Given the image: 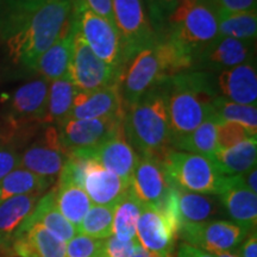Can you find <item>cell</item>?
<instances>
[{"instance_id": "obj_36", "label": "cell", "mask_w": 257, "mask_h": 257, "mask_svg": "<svg viewBox=\"0 0 257 257\" xmlns=\"http://www.w3.org/2000/svg\"><path fill=\"white\" fill-rule=\"evenodd\" d=\"M250 137H256L249 134L242 125L231 123V121L219 120L217 126V144L218 149H229L237 144L248 140Z\"/></svg>"}, {"instance_id": "obj_18", "label": "cell", "mask_w": 257, "mask_h": 257, "mask_svg": "<svg viewBox=\"0 0 257 257\" xmlns=\"http://www.w3.org/2000/svg\"><path fill=\"white\" fill-rule=\"evenodd\" d=\"M218 198L233 223L249 232L256 230L257 195L240 185L236 175H225Z\"/></svg>"}, {"instance_id": "obj_13", "label": "cell", "mask_w": 257, "mask_h": 257, "mask_svg": "<svg viewBox=\"0 0 257 257\" xmlns=\"http://www.w3.org/2000/svg\"><path fill=\"white\" fill-rule=\"evenodd\" d=\"M172 187L162 161L140 156L131 178L130 192L143 206L159 208Z\"/></svg>"}, {"instance_id": "obj_1", "label": "cell", "mask_w": 257, "mask_h": 257, "mask_svg": "<svg viewBox=\"0 0 257 257\" xmlns=\"http://www.w3.org/2000/svg\"><path fill=\"white\" fill-rule=\"evenodd\" d=\"M73 24V0L11 2L0 29L10 59L34 69L37 60Z\"/></svg>"}, {"instance_id": "obj_2", "label": "cell", "mask_w": 257, "mask_h": 257, "mask_svg": "<svg viewBox=\"0 0 257 257\" xmlns=\"http://www.w3.org/2000/svg\"><path fill=\"white\" fill-rule=\"evenodd\" d=\"M163 85L173 140L216 115L213 101L219 95L212 73L187 70L165 80Z\"/></svg>"}, {"instance_id": "obj_16", "label": "cell", "mask_w": 257, "mask_h": 257, "mask_svg": "<svg viewBox=\"0 0 257 257\" xmlns=\"http://www.w3.org/2000/svg\"><path fill=\"white\" fill-rule=\"evenodd\" d=\"M176 236L178 232L162 212L143 206L136 227V239L143 249L162 257H172Z\"/></svg>"}, {"instance_id": "obj_33", "label": "cell", "mask_w": 257, "mask_h": 257, "mask_svg": "<svg viewBox=\"0 0 257 257\" xmlns=\"http://www.w3.org/2000/svg\"><path fill=\"white\" fill-rule=\"evenodd\" d=\"M214 113L220 120L242 125L250 135H257L256 105H243L230 101L223 96H217L213 101Z\"/></svg>"}, {"instance_id": "obj_50", "label": "cell", "mask_w": 257, "mask_h": 257, "mask_svg": "<svg viewBox=\"0 0 257 257\" xmlns=\"http://www.w3.org/2000/svg\"><path fill=\"white\" fill-rule=\"evenodd\" d=\"M24 2H34V0H24Z\"/></svg>"}, {"instance_id": "obj_17", "label": "cell", "mask_w": 257, "mask_h": 257, "mask_svg": "<svg viewBox=\"0 0 257 257\" xmlns=\"http://www.w3.org/2000/svg\"><path fill=\"white\" fill-rule=\"evenodd\" d=\"M119 81L88 92H78L66 120H87L124 113ZM64 121V120H63Z\"/></svg>"}, {"instance_id": "obj_9", "label": "cell", "mask_w": 257, "mask_h": 257, "mask_svg": "<svg viewBox=\"0 0 257 257\" xmlns=\"http://www.w3.org/2000/svg\"><path fill=\"white\" fill-rule=\"evenodd\" d=\"M48 88L49 82L42 78L29 81L16 89L6 110L9 133H19L43 125Z\"/></svg>"}, {"instance_id": "obj_21", "label": "cell", "mask_w": 257, "mask_h": 257, "mask_svg": "<svg viewBox=\"0 0 257 257\" xmlns=\"http://www.w3.org/2000/svg\"><path fill=\"white\" fill-rule=\"evenodd\" d=\"M14 238V249L21 257H66V243L38 224L21 227Z\"/></svg>"}, {"instance_id": "obj_20", "label": "cell", "mask_w": 257, "mask_h": 257, "mask_svg": "<svg viewBox=\"0 0 257 257\" xmlns=\"http://www.w3.org/2000/svg\"><path fill=\"white\" fill-rule=\"evenodd\" d=\"M219 96L243 105L257 104V72L253 61L221 70L214 76Z\"/></svg>"}, {"instance_id": "obj_19", "label": "cell", "mask_w": 257, "mask_h": 257, "mask_svg": "<svg viewBox=\"0 0 257 257\" xmlns=\"http://www.w3.org/2000/svg\"><path fill=\"white\" fill-rule=\"evenodd\" d=\"M82 189L91 199L92 204L114 206L128 192L130 186L125 184L119 176L104 168L98 161L88 157Z\"/></svg>"}, {"instance_id": "obj_40", "label": "cell", "mask_w": 257, "mask_h": 257, "mask_svg": "<svg viewBox=\"0 0 257 257\" xmlns=\"http://www.w3.org/2000/svg\"><path fill=\"white\" fill-rule=\"evenodd\" d=\"M88 9L94 14L105 18L110 23L114 24L113 11H112V0H82ZM115 27V25H114Z\"/></svg>"}, {"instance_id": "obj_11", "label": "cell", "mask_w": 257, "mask_h": 257, "mask_svg": "<svg viewBox=\"0 0 257 257\" xmlns=\"http://www.w3.org/2000/svg\"><path fill=\"white\" fill-rule=\"evenodd\" d=\"M250 232L230 220H208L185 224L178 234L186 243L208 253L231 251L243 242Z\"/></svg>"}, {"instance_id": "obj_26", "label": "cell", "mask_w": 257, "mask_h": 257, "mask_svg": "<svg viewBox=\"0 0 257 257\" xmlns=\"http://www.w3.org/2000/svg\"><path fill=\"white\" fill-rule=\"evenodd\" d=\"M219 201L214 200V198L207 194L178 189L176 205H178L179 229L185 224H198L212 220L211 218L219 211Z\"/></svg>"}, {"instance_id": "obj_47", "label": "cell", "mask_w": 257, "mask_h": 257, "mask_svg": "<svg viewBox=\"0 0 257 257\" xmlns=\"http://www.w3.org/2000/svg\"><path fill=\"white\" fill-rule=\"evenodd\" d=\"M173 2H174V0H156L155 5H154V8H153L152 10H150V12H152V11H153V10H154V9H155V8H156V6H159L160 4H163V5H169V4H170V3H173ZM150 12H149V15H150Z\"/></svg>"}, {"instance_id": "obj_30", "label": "cell", "mask_w": 257, "mask_h": 257, "mask_svg": "<svg viewBox=\"0 0 257 257\" xmlns=\"http://www.w3.org/2000/svg\"><path fill=\"white\" fill-rule=\"evenodd\" d=\"M218 34L220 37L239 41H255L257 36V15L255 11L225 12L217 10Z\"/></svg>"}, {"instance_id": "obj_7", "label": "cell", "mask_w": 257, "mask_h": 257, "mask_svg": "<svg viewBox=\"0 0 257 257\" xmlns=\"http://www.w3.org/2000/svg\"><path fill=\"white\" fill-rule=\"evenodd\" d=\"M112 11L120 35L124 63L141 49L153 44L157 35L144 0H112Z\"/></svg>"}, {"instance_id": "obj_5", "label": "cell", "mask_w": 257, "mask_h": 257, "mask_svg": "<svg viewBox=\"0 0 257 257\" xmlns=\"http://www.w3.org/2000/svg\"><path fill=\"white\" fill-rule=\"evenodd\" d=\"M161 161L173 187L199 194H219L225 175L213 160L172 149Z\"/></svg>"}, {"instance_id": "obj_25", "label": "cell", "mask_w": 257, "mask_h": 257, "mask_svg": "<svg viewBox=\"0 0 257 257\" xmlns=\"http://www.w3.org/2000/svg\"><path fill=\"white\" fill-rule=\"evenodd\" d=\"M219 120L217 115L208 118L192 133L174 138L172 148L179 152L197 154L212 160L218 150L217 126Z\"/></svg>"}, {"instance_id": "obj_6", "label": "cell", "mask_w": 257, "mask_h": 257, "mask_svg": "<svg viewBox=\"0 0 257 257\" xmlns=\"http://www.w3.org/2000/svg\"><path fill=\"white\" fill-rule=\"evenodd\" d=\"M73 22L89 49L105 63L120 68L123 47L114 24L100 17L82 0H73Z\"/></svg>"}, {"instance_id": "obj_31", "label": "cell", "mask_w": 257, "mask_h": 257, "mask_svg": "<svg viewBox=\"0 0 257 257\" xmlns=\"http://www.w3.org/2000/svg\"><path fill=\"white\" fill-rule=\"evenodd\" d=\"M51 182L53 181L50 180L18 167L4 179L0 180V201L17 195L43 193L51 185Z\"/></svg>"}, {"instance_id": "obj_28", "label": "cell", "mask_w": 257, "mask_h": 257, "mask_svg": "<svg viewBox=\"0 0 257 257\" xmlns=\"http://www.w3.org/2000/svg\"><path fill=\"white\" fill-rule=\"evenodd\" d=\"M78 88L73 85L68 75L51 81L48 88L47 108L43 125H57L67 119L72 110Z\"/></svg>"}, {"instance_id": "obj_44", "label": "cell", "mask_w": 257, "mask_h": 257, "mask_svg": "<svg viewBox=\"0 0 257 257\" xmlns=\"http://www.w3.org/2000/svg\"><path fill=\"white\" fill-rule=\"evenodd\" d=\"M131 257H162V256L159 255V253L148 251V250L143 249L141 245H138L136 251H135V253Z\"/></svg>"}, {"instance_id": "obj_39", "label": "cell", "mask_w": 257, "mask_h": 257, "mask_svg": "<svg viewBox=\"0 0 257 257\" xmlns=\"http://www.w3.org/2000/svg\"><path fill=\"white\" fill-rule=\"evenodd\" d=\"M217 10L225 12L255 11L257 0H212Z\"/></svg>"}, {"instance_id": "obj_14", "label": "cell", "mask_w": 257, "mask_h": 257, "mask_svg": "<svg viewBox=\"0 0 257 257\" xmlns=\"http://www.w3.org/2000/svg\"><path fill=\"white\" fill-rule=\"evenodd\" d=\"M255 41L218 37L195 57L193 70L219 73L252 60Z\"/></svg>"}, {"instance_id": "obj_45", "label": "cell", "mask_w": 257, "mask_h": 257, "mask_svg": "<svg viewBox=\"0 0 257 257\" xmlns=\"http://www.w3.org/2000/svg\"><path fill=\"white\" fill-rule=\"evenodd\" d=\"M10 5H11V3L10 4H5L4 0H0V29H2L3 23H4L6 16H8Z\"/></svg>"}, {"instance_id": "obj_34", "label": "cell", "mask_w": 257, "mask_h": 257, "mask_svg": "<svg viewBox=\"0 0 257 257\" xmlns=\"http://www.w3.org/2000/svg\"><path fill=\"white\" fill-rule=\"evenodd\" d=\"M114 206L92 205L80 224L78 233L94 239L104 240L112 236Z\"/></svg>"}, {"instance_id": "obj_24", "label": "cell", "mask_w": 257, "mask_h": 257, "mask_svg": "<svg viewBox=\"0 0 257 257\" xmlns=\"http://www.w3.org/2000/svg\"><path fill=\"white\" fill-rule=\"evenodd\" d=\"M42 194L30 193L0 201V240L15 236L19 226L34 211Z\"/></svg>"}, {"instance_id": "obj_10", "label": "cell", "mask_w": 257, "mask_h": 257, "mask_svg": "<svg viewBox=\"0 0 257 257\" xmlns=\"http://www.w3.org/2000/svg\"><path fill=\"white\" fill-rule=\"evenodd\" d=\"M124 113L87 120H64L57 125L63 147L69 154L88 153L117 133Z\"/></svg>"}, {"instance_id": "obj_41", "label": "cell", "mask_w": 257, "mask_h": 257, "mask_svg": "<svg viewBox=\"0 0 257 257\" xmlns=\"http://www.w3.org/2000/svg\"><path fill=\"white\" fill-rule=\"evenodd\" d=\"M237 179H238L239 184L244 186L246 189L251 191L252 193L257 192V169L256 166L250 168L246 172L240 173V174L236 175Z\"/></svg>"}, {"instance_id": "obj_46", "label": "cell", "mask_w": 257, "mask_h": 257, "mask_svg": "<svg viewBox=\"0 0 257 257\" xmlns=\"http://www.w3.org/2000/svg\"><path fill=\"white\" fill-rule=\"evenodd\" d=\"M213 257H239L237 253H233L231 251H224V252H217V253H211Z\"/></svg>"}, {"instance_id": "obj_35", "label": "cell", "mask_w": 257, "mask_h": 257, "mask_svg": "<svg viewBox=\"0 0 257 257\" xmlns=\"http://www.w3.org/2000/svg\"><path fill=\"white\" fill-rule=\"evenodd\" d=\"M104 240L78 233L66 243V257H102Z\"/></svg>"}, {"instance_id": "obj_8", "label": "cell", "mask_w": 257, "mask_h": 257, "mask_svg": "<svg viewBox=\"0 0 257 257\" xmlns=\"http://www.w3.org/2000/svg\"><path fill=\"white\" fill-rule=\"evenodd\" d=\"M120 68L105 63L89 49L73 22L72 55L67 75L80 92L94 91L119 81Z\"/></svg>"}, {"instance_id": "obj_37", "label": "cell", "mask_w": 257, "mask_h": 257, "mask_svg": "<svg viewBox=\"0 0 257 257\" xmlns=\"http://www.w3.org/2000/svg\"><path fill=\"white\" fill-rule=\"evenodd\" d=\"M138 245L137 239L121 240L112 234L102 243V257H131Z\"/></svg>"}, {"instance_id": "obj_29", "label": "cell", "mask_w": 257, "mask_h": 257, "mask_svg": "<svg viewBox=\"0 0 257 257\" xmlns=\"http://www.w3.org/2000/svg\"><path fill=\"white\" fill-rule=\"evenodd\" d=\"M55 200L62 216L78 231L83 217L92 206L86 192L72 182L59 181L55 188Z\"/></svg>"}, {"instance_id": "obj_32", "label": "cell", "mask_w": 257, "mask_h": 257, "mask_svg": "<svg viewBox=\"0 0 257 257\" xmlns=\"http://www.w3.org/2000/svg\"><path fill=\"white\" fill-rule=\"evenodd\" d=\"M142 208L143 205L128 189L126 194L114 205L113 225H112L113 236L121 240L136 239L137 221Z\"/></svg>"}, {"instance_id": "obj_38", "label": "cell", "mask_w": 257, "mask_h": 257, "mask_svg": "<svg viewBox=\"0 0 257 257\" xmlns=\"http://www.w3.org/2000/svg\"><path fill=\"white\" fill-rule=\"evenodd\" d=\"M21 165V155L12 148L0 146V180Z\"/></svg>"}, {"instance_id": "obj_12", "label": "cell", "mask_w": 257, "mask_h": 257, "mask_svg": "<svg viewBox=\"0 0 257 257\" xmlns=\"http://www.w3.org/2000/svg\"><path fill=\"white\" fill-rule=\"evenodd\" d=\"M70 154L63 147L55 125H46L40 140L21 155V168L54 181L62 170Z\"/></svg>"}, {"instance_id": "obj_27", "label": "cell", "mask_w": 257, "mask_h": 257, "mask_svg": "<svg viewBox=\"0 0 257 257\" xmlns=\"http://www.w3.org/2000/svg\"><path fill=\"white\" fill-rule=\"evenodd\" d=\"M256 159L257 140L250 137L229 149H218L212 160L224 175H238L255 167Z\"/></svg>"}, {"instance_id": "obj_48", "label": "cell", "mask_w": 257, "mask_h": 257, "mask_svg": "<svg viewBox=\"0 0 257 257\" xmlns=\"http://www.w3.org/2000/svg\"><path fill=\"white\" fill-rule=\"evenodd\" d=\"M144 2H146V4H147L148 9H149V12H150V10H152L154 8V5H155L156 0H144Z\"/></svg>"}, {"instance_id": "obj_23", "label": "cell", "mask_w": 257, "mask_h": 257, "mask_svg": "<svg viewBox=\"0 0 257 257\" xmlns=\"http://www.w3.org/2000/svg\"><path fill=\"white\" fill-rule=\"evenodd\" d=\"M72 42L73 24L54 42L53 46L42 54L35 64L34 70L40 73L42 78L48 82L66 76L72 55Z\"/></svg>"}, {"instance_id": "obj_15", "label": "cell", "mask_w": 257, "mask_h": 257, "mask_svg": "<svg viewBox=\"0 0 257 257\" xmlns=\"http://www.w3.org/2000/svg\"><path fill=\"white\" fill-rule=\"evenodd\" d=\"M79 154L98 161L104 168L119 176L128 186H130L135 167H136L138 159H140L138 154L135 152V149L131 147L126 136H125L123 123L118 127L117 133L110 140L102 143L101 146L88 153Z\"/></svg>"}, {"instance_id": "obj_49", "label": "cell", "mask_w": 257, "mask_h": 257, "mask_svg": "<svg viewBox=\"0 0 257 257\" xmlns=\"http://www.w3.org/2000/svg\"><path fill=\"white\" fill-rule=\"evenodd\" d=\"M3 141H4V138L0 137V146H2V142H3Z\"/></svg>"}, {"instance_id": "obj_43", "label": "cell", "mask_w": 257, "mask_h": 257, "mask_svg": "<svg viewBox=\"0 0 257 257\" xmlns=\"http://www.w3.org/2000/svg\"><path fill=\"white\" fill-rule=\"evenodd\" d=\"M178 257H213L204 250L193 246L191 244L181 243L178 248Z\"/></svg>"}, {"instance_id": "obj_4", "label": "cell", "mask_w": 257, "mask_h": 257, "mask_svg": "<svg viewBox=\"0 0 257 257\" xmlns=\"http://www.w3.org/2000/svg\"><path fill=\"white\" fill-rule=\"evenodd\" d=\"M168 6L165 36L195 61L201 50L219 37L217 8L212 0H174Z\"/></svg>"}, {"instance_id": "obj_42", "label": "cell", "mask_w": 257, "mask_h": 257, "mask_svg": "<svg viewBox=\"0 0 257 257\" xmlns=\"http://www.w3.org/2000/svg\"><path fill=\"white\" fill-rule=\"evenodd\" d=\"M239 257H257V236L256 230L249 233V237L240 246Z\"/></svg>"}, {"instance_id": "obj_3", "label": "cell", "mask_w": 257, "mask_h": 257, "mask_svg": "<svg viewBox=\"0 0 257 257\" xmlns=\"http://www.w3.org/2000/svg\"><path fill=\"white\" fill-rule=\"evenodd\" d=\"M124 111L125 136L135 152L140 153V156L162 160L173 149L163 82L149 89Z\"/></svg>"}, {"instance_id": "obj_22", "label": "cell", "mask_w": 257, "mask_h": 257, "mask_svg": "<svg viewBox=\"0 0 257 257\" xmlns=\"http://www.w3.org/2000/svg\"><path fill=\"white\" fill-rule=\"evenodd\" d=\"M34 224L43 226L44 229L49 231L53 236H55L57 239H60L63 243L69 242L75 234H78L75 227L62 216V213L56 206L55 188L51 189L47 194L42 195L34 211L23 221L19 229Z\"/></svg>"}]
</instances>
